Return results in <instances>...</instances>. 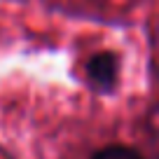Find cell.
Wrapping results in <instances>:
<instances>
[{
  "mask_svg": "<svg viewBox=\"0 0 159 159\" xmlns=\"http://www.w3.org/2000/svg\"><path fill=\"white\" fill-rule=\"evenodd\" d=\"M91 159H143V154L126 145H108V148L98 150Z\"/></svg>",
  "mask_w": 159,
  "mask_h": 159,
  "instance_id": "7a4b0ae2",
  "label": "cell"
},
{
  "mask_svg": "<svg viewBox=\"0 0 159 159\" xmlns=\"http://www.w3.org/2000/svg\"><path fill=\"white\" fill-rule=\"evenodd\" d=\"M117 56L110 54V52H101L94 54L87 63V75H89V82L101 89H110V87L117 82Z\"/></svg>",
  "mask_w": 159,
  "mask_h": 159,
  "instance_id": "6da1fadb",
  "label": "cell"
}]
</instances>
